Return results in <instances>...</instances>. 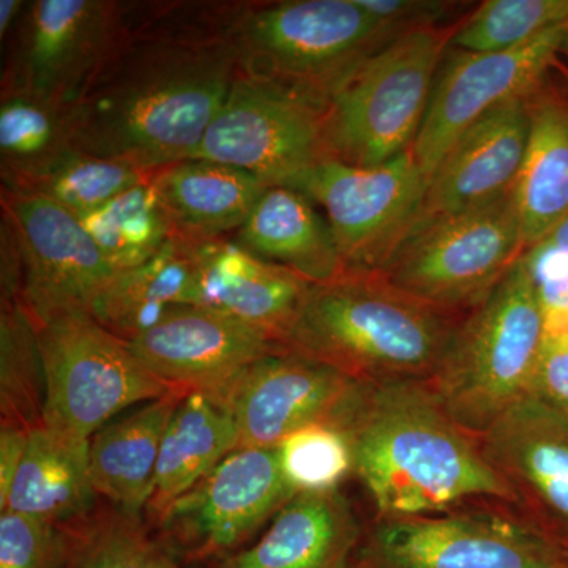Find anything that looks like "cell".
Masks as SVG:
<instances>
[{"label": "cell", "instance_id": "obj_1", "mask_svg": "<svg viewBox=\"0 0 568 568\" xmlns=\"http://www.w3.org/2000/svg\"><path fill=\"white\" fill-rule=\"evenodd\" d=\"M234 44L123 39L69 110L78 151L142 170L186 160L235 80Z\"/></svg>", "mask_w": 568, "mask_h": 568}, {"label": "cell", "instance_id": "obj_2", "mask_svg": "<svg viewBox=\"0 0 568 568\" xmlns=\"http://www.w3.org/2000/svg\"><path fill=\"white\" fill-rule=\"evenodd\" d=\"M334 425L349 437L354 474L376 518L437 514L473 500L515 506L477 437L448 416L428 383H357Z\"/></svg>", "mask_w": 568, "mask_h": 568}, {"label": "cell", "instance_id": "obj_3", "mask_svg": "<svg viewBox=\"0 0 568 568\" xmlns=\"http://www.w3.org/2000/svg\"><path fill=\"white\" fill-rule=\"evenodd\" d=\"M458 324L381 275L345 272L310 286L282 345L357 383H429Z\"/></svg>", "mask_w": 568, "mask_h": 568}, {"label": "cell", "instance_id": "obj_4", "mask_svg": "<svg viewBox=\"0 0 568 568\" xmlns=\"http://www.w3.org/2000/svg\"><path fill=\"white\" fill-rule=\"evenodd\" d=\"M547 324L523 256L459 321L428 386L477 439L534 394Z\"/></svg>", "mask_w": 568, "mask_h": 568}, {"label": "cell", "instance_id": "obj_5", "mask_svg": "<svg viewBox=\"0 0 568 568\" xmlns=\"http://www.w3.org/2000/svg\"><path fill=\"white\" fill-rule=\"evenodd\" d=\"M395 33L357 0L254 2L233 40L239 74L324 111L336 89Z\"/></svg>", "mask_w": 568, "mask_h": 568}, {"label": "cell", "instance_id": "obj_6", "mask_svg": "<svg viewBox=\"0 0 568 568\" xmlns=\"http://www.w3.org/2000/svg\"><path fill=\"white\" fill-rule=\"evenodd\" d=\"M447 33L395 37L347 77L323 111L325 156L375 168L410 151L425 119Z\"/></svg>", "mask_w": 568, "mask_h": 568}, {"label": "cell", "instance_id": "obj_7", "mask_svg": "<svg viewBox=\"0 0 568 568\" xmlns=\"http://www.w3.org/2000/svg\"><path fill=\"white\" fill-rule=\"evenodd\" d=\"M525 253L511 192L459 215L417 223L377 275L450 313L476 308Z\"/></svg>", "mask_w": 568, "mask_h": 568}, {"label": "cell", "instance_id": "obj_8", "mask_svg": "<svg viewBox=\"0 0 568 568\" xmlns=\"http://www.w3.org/2000/svg\"><path fill=\"white\" fill-rule=\"evenodd\" d=\"M39 325L44 368L43 425L91 440L130 407L173 390L88 312L63 313Z\"/></svg>", "mask_w": 568, "mask_h": 568}, {"label": "cell", "instance_id": "obj_9", "mask_svg": "<svg viewBox=\"0 0 568 568\" xmlns=\"http://www.w3.org/2000/svg\"><path fill=\"white\" fill-rule=\"evenodd\" d=\"M506 506L376 518L353 568H568V549Z\"/></svg>", "mask_w": 568, "mask_h": 568}, {"label": "cell", "instance_id": "obj_10", "mask_svg": "<svg viewBox=\"0 0 568 568\" xmlns=\"http://www.w3.org/2000/svg\"><path fill=\"white\" fill-rule=\"evenodd\" d=\"M122 41L121 2L32 0L2 44L0 93L70 110Z\"/></svg>", "mask_w": 568, "mask_h": 568}, {"label": "cell", "instance_id": "obj_11", "mask_svg": "<svg viewBox=\"0 0 568 568\" xmlns=\"http://www.w3.org/2000/svg\"><path fill=\"white\" fill-rule=\"evenodd\" d=\"M287 186L323 209L346 272L377 274L417 223L428 181L407 151L375 168L324 156Z\"/></svg>", "mask_w": 568, "mask_h": 568}, {"label": "cell", "instance_id": "obj_12", "mask_svg": "<svg viewBox=\"0 0 568 568\" xmlns=\"http://www.w3.org/2000/svg\"><path fill=\"white\" fill-rule=\"evenodd\" d=\"M324 156L320 108L239 74L189 159L227 164L267 185L287 186Z\"/></svg>", "mask_w": 568, "mask_h": 568}, {"label": "cell", "instance_id": "obj_13", "mask_svg": "<svg viewBox=\"0 0 568 568\" xmlns=\"http://www.w3.org/2000/svg\"><path fill=\"white\" fill-rule=\"evenodd\" d=\"M2 216L17 235L24 268V304L37 321L89 305L119 272L78 216L39 194L3 189Z\"/></svg>", "mask_w": 568, "mask_h": 568}, {"label": "cell", "instance_id": "obj_14", "mask_svg": "<svg viewBox=\"0 0 568 568\" xmlns=\"http://www.w3.org/2000/svg\"><path fill=\"white\" fill-rule=\"evenodd\" d=\"M568 24L525 47L504 52L459 51L437 71L413 151L426 181L458 138L493 108L537 91Z\"/></svg>", "mask_w": 568, "mask_h": 568}, {"label": "cell", "instance_id": "obj_15", "mask_svg": "<svg viewBox=\"0 0 568 568\" xmlns=\"http://www.w3.org/2000/svg\"><path fill=\"white\" fill-rule=\"evenodd\" d=\"M295 496L276 447H241L160 517L164 530L193 551L237 547Z\"/></svg>", "mask_w": 568, "mask_h": 568}, {"label": "cell", "instance_id": "obj_16", "mask_svg": "<svg viewBox=\"0 0 568 568\" xmlns=\"http://www.w3.org/2000/svg\"><path fill=\"white\" fill-rule=\"evenodd\" d=\"M126 345L171 387L220 405L250 365L284 347L260 328L196 305L175 306Z\"/></svg>", "mask_w": 568, "mask_h": 568}, {"label": "cell", "instance_id": "obj_17", "mask_svg": "<svg viewBox=\"0 0 568 568\" xmlns=\"http://www.w3.org/2000/svg\"><path fill=\"white\" fill-rule=\"evenodd\" d=\"M478 443L515 510L568 549V417L530 395Z\"/></svg>", "mask_w": 568, "mask_h": 568}, {"label": "cell", "instance_id": "obj_18", "mask_svg": "<svg viewBox=\"0 0 568 568\" xmlns=\"http://www.w3.org/2000/svg\"><path fill=\"white\" fill-rule=\"evenodd\" d=\"M355 384L334 366L283 347L250 365L222 406L241 447H275L305 426L334 424Z\"/></svg>", "mask_w": 568, "mask_h": 568}, {"label": "cell", "instance_id": "obj_19", "mask_svg": "<svg viewBox=\"0 0 568 568\" xmlns=\"http://www.w3.org/2000/svg\"><path fill=\"white\" fill-rule=\"evenodd\" d=\"M179 235L192 264L189 305L234 317L282 343L312 284L256 256L234 235Z\"/></svg>", "mask_w": 568, "mask_h": 568}, {"label": "cell", "instance_id": "obj_20", "mask_svg": "<svg viewBox=\"0 0 568 568\" xmlns=\"http://www.w3.org/2000/svg\"><path fill=\"white\" fill-rule=\"evenodd\" d=\"M528 138V97L508 100L481 115L429 179L417 223L476 211L510 193L525 162Z\"/></svg>", "mask_w": 568, "mask_h": 568}, {"label": "cell", "instance_id": "obj_21", "mask_svg": "<svg viewBox=\"0 0 568 568\" xmlns=\"http://www.w3.org/2000/svg\"><path fill=\"white\" fill-rule=\"evenodd\" d=\"M361 525L336 491L295 495L253 547L230 556L222 568H353Z\"/></svg>", "mask_w": 568, "mask_h": 568}, {"label": "cell", "instance_id": "obj_22", "mask_svg": "<svg viewBox=\"0 0 568 568\" xmlns=\"http://www.w3.org/2000/svg\"><path fill=\"white\" fill-rule=\"evenodd\" d=\"M317 205L298 190L271 185L234 237L268 263L282 265L310 284L346 272L335 235Z\"/></svg>", "mask_w": 568, "mask_h": 568}, {"label": "cell", "instance_id": "obj_23", "mask_svg": "<svg viewBox=\"0 0 568 568\" xmlns=\"http://www.w3.org/2000/svg\"><path fill=\"white\" fill-rule=\"evenodd\" d=\"M185 395L182 388H173L114 418L92 436L93 489L125 517L136 518L149 506L164 432Z\"/></svg>", "mask_w": 568, "mask_h": 568}, {"label": "cell", "instance_id": "obj_24", "mask_svg": "<svg viewBox=\"0 0 568 568\" xmlns=\"http://www.w3.org/2000/svg\"><path fill=\"white\" fill-rule=\"evenodd\" d=\"M152 182L179 234L196 237L235 234L271 186L237 168L196 159L164 164Z\"/></svg>", "mask_w": 568, "mask_h": 568}, {"label": "cell", "instance_id": "obj_25", "mask_svg": "<svg viewBox=\"0 0 568 568\" xmlns=\"http://www.w3.org/2000/svg\"><path fill=\"white\" fill-rule=\"evenodd\" d=\"M528 106V148L511 190L525 252L568 213V102L538 88Z\"/></svg>", "mask_w": 568, "mask_h": 568}, {"label": "cell", "instance_id": "obj_26", "mask_svg": "<svg viewBox=\"0 0 568 568\" xmlns=\"http://www.w3.org/2000/svg\"><path fill=\"white\" fill-rule=\"evenodd\" d=\"M91 440L74 439L41 425L28 447L3 510L59 525L91 510L95 497L89 465Z\"/></svg>", "mask_w": 568, "mask_h": 568}, {"label": "cell", "instance_id": "obj_27", "mask_svg": "<svg viewBox=\"0 0 568 568\" xmlns=\"http://www.w3.org/2000/svg\"><path fill=\"white\" fill-rule=\"evenodd\" d=\"M237 448L241 435L226 407L190 392L164 432L148 507L162 517Z\"/></svg>", "mask_w": 568, "mask_h": 568}, {"label": "cell", "instance_id": "obj_28", "mask_svg": "<svg viewBox=\"0 0 568 568\" xmlns=\"http://www.w3.org/2000/svg\"><path fill=\"white\" fill-rule=\"evenodd\" d=\"M192 264L181 235L148 263L119 272L88 313L110 334L132 342L175 306L189 305Z\"/></svg>", "mask_w": 568, "mask_h": 568}, {"label": "cell", "instance_id": "obj_29", "mask_svg": "<svg viewBox=\"0 0 568 568\" xmlns=\"http://www.w3.org/2000/svg\"><path fill=\"white\" fill-rule=\"evenodd\" d=\"M74 151L69 110L20 93H0V175L20 190Z\"/></svg>", "mask_w": 568, "mask_h": 568}, {"label": "cell", "instance_id": "obj_30", "mask_svg": "<svg viewBox=\"0 0 568 568\" xmlns=\"http://www.w3.org/2000/svg\"><path fill=\"white\" fill-rule=\"evenodd\" d=\"M77 216L115 272L148 263L179 235L152 178Z\"/></svg>", "mask_w": 568, "mask_h": 568}, {"label": "cell", "instance_id": "obj_31", "mask_svg": "<svg viewBox=\"0 0 568 568\" xmlns=\"http://www.w3.org/2000/svg\"><path fill=\"white\" fill-rule=\"evenodd\" d=\"M44 368L39 325L24 301L2 302L0 312V413L2 426L43 425Z\"/></svg>", "mask_w": 568, "mask_h": 568}, {"label": "cell", "instance_id": "obj_32", "mask_svg": "<svg viewBox=\"0 0 568 568\" xmlns=\"http://www.w3.org/2000/svg\"><path fill=\"white\" fill-rule=\"evenodd\" d=\"M254 2H121L123 39L233 44Z\"/></svg>", "mask_w": 568, "mask_h": 568}, {"label": "cell", "instance_id": "obj_33", "mask_svg": "<svg viewBox=\"0 0 568 568\" xmlns=\"http://www.w3.org/2000/svg\"><path fill=\"white\" fill-rule=\"evenodd\" d=\"M152 174L153 171L142 170L134 163L74 151L50 173L17 192L39 194L74 215H82L148 181Z\"/></svg>", "mask_w": 568, "mask_h": 568}, {"label": "cell", "instance_id": "obj_34", "mask_svg": "<svg viewBox=\"0 0 568 568\" xmlns=\"http://www.w3.org/2000/svg\"><path fill=\"white\" fill-rule=\"evenodd\" d=\"M568 24V0H487L454 33L459 51L517 50Z\"/></svg>", "mask_w": 568, "mask_h": 568}, {"label": "cell", "instance_id": "obj_35", "mask_svg": "<svg viewBox=\"0 0 568 568\" xmlns=\"http://www.w3.org/2000/svg\"><path fill=\"white\" fill-rule=\"evenodd\" d=\"M275 447L283 476L295 495L336 491L354 473L349 437L327 422L305 426Z\"/></svg>", "mask_w": 568, "mask_h": 568}, {"label": "cell", "instance_id": "obj_36", "mask_svg": "<svg viewBox=\"0 0 568 568\" xmlns=\"http://www.w3.org/2000/svg\"><path fill=\"white\" fill-rule=\"evenodd\" d=\"M69 568H181L134 518H104L77 541Z\"/></svg>", "mask_w": 568, "mask_h": 568}, {"label": "cell", "instance_id": "obj_37", "mask_svg": "<svg viewBox=\"0 0 568 568\" xmlns=\"http://www.w3.org/2000/svg\"><path fill=\"white\" fill-rule=\"evenodd\" d=\"M62 549L54 523L13 510L0 511V568H54Z\"/></svg>", "mask_w": 568, "mask_h": 568}, {"label": "cell", "instance_id": "obj_38", "mask_svg": "<svg viewBox=\"0 0 568 568\" xmlns=\"http://www.w3.org/2000/svg\"><path fill=\"white\" fill-rule=\"evenodd\" d=\"M532 395L568 417V328L547 331Z\"/></svg>", "mask_w": 568, "mask_h": 568}, {"label": "cell", "instance_id": "obj_39", "mask_svg": "<svg viewBox=\"0 0 568 568\" xmlns=\"http://www.w3.org/2000/svg\"><path fill=\"white\" fill-rule=\"evenodd\" d=\"M372 17L395 36L420 29H435V24L450 9L448 2L436 0H357Z\"/></svg>", "mask_w": 568, "mask_h": 568}, {"label": "cell", "instance_id": "obj_40", "mask_svg": "<svg viewBox=\"0 0 568 568\" xmlns=\"http://www.w3.org/2000/svg\"><path fill=\"white\" fill-rule=\"evenodd\" d=\"M523 260L532 276L547 331L568 328V264L530 260L525 254Z\"/></svg>", "mask_w": 568, "mask_h": 568}, {"label": "cell", "instance_id": "obj_41", "mask_svg": "<svg viewBox=\"0 0 568 568\" xmlns=\"http://www.w3.org/2000/svg\"><path fill=\"white\" fill-rule=\"evenodd\" d=\"M29 433L24 429L2 426L0 428V508L6 507L10 489L20 470Z\"/></svg>", "mask_w": 568, "mask_h": 568}, {"label": "cell", "instance_id": "obj_42", "mask_svg": "<svg viewBox=\"0 0 568 568\" xmlns=\"http://www.w3.org/2000/svg\"><path fill=\"white\" fill-rule=\"evenodd\" d=\"M530 260L558 261L568 264V213L536 245L526 250Z\"/></svg>", "mask_w": 568, "mask_h": 568}, {"label": "cell", "instance_id": "obj_43", "mask_svg": "<svg viewBox=\"0 0 568 568\" xmlns=\"http://www.w3.org/2000/svg\"><path fill=\"white\" fill-rule=\"evenodd\" d=\"M26 0H0V41L2 44L17 28L24 11Z\"/></svg>", "mask_w": 568, "mask_h": 568}, {"label": "cell", "instance_id": "obj_44", "mask_svg": "<svg viewBox=\"0 0 568 568\" xmlns=\"http://www.w3.org/2000/svg\"><path fill=\"white\" fill-rule=\"evenodd\" d=\"M559 54H562L568 61V28L567 31L564 32L562 40H560Z\"/></svg>", "mask_w": 568, "mask_h": 568}]
</instances>
